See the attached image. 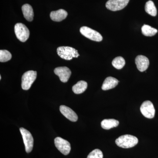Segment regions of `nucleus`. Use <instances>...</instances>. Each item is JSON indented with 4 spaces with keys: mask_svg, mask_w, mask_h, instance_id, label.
<instances>
[{
    "mask_svg": "<svg viewBox=\"0 0 158 158\" xmlns=\"http://www.w3.org/2000/svg\"><path fill=\"white\" fill-rule=\"evenodd\" d=\"M140 111L142 115L146 118H152L154 117L155 110L152 102L149 101H146L142 104Z\"/></svg>",
    "mask_w": 158,
    "mask_h": 158,
    "instance_id": "9",
    "label": "nucleus"
},
{
    "mask_svg": "<svg viewBox=\"0 0 158 158\" xmlns=\"http://www.w3.org/2000/svg\"><path fill=\"white\" fill-rule=\"evenodd\" d=\"M115 142L118 147L128 148L135 146L138 143V138L135 136L126 135L118 137L116 139Z\"/></svg>",
    "mask_w": 158,
    "mask_h": 158,
    "instance_id": "1",
    "label": "nucleus"
},
{
    "mask_svg": "<svg viewBox=\"0 0 158 158\" xmlns=\"http://www.w3.org/2000/svg\"><path fill=\"white\" fill-rule=\"evenodd\" d=\"M54 73L59 77L60 81L63 83L68 81L71 75L70 69L66 66L56 68L54 70Z\"/></svg>",
    "mask_w": 158,
    "mask_h": 158,
    "instance_id": "10",
    "label": "nucleus"
},
{
    "mask_svg": "<svg viewBox=\"0 0 158 158\" xmlns=\"http://www.w3.org/2000/svg\"><path fill=\"white\" fill-rule=\"evenodd\" d=\"M145 11L152 16H156L157 15V9L153 2L149 1L147 2L145 6Z\"/></svg>",
    "mask_w": 158,
    "mask_h": 158,
    "instance_id": "19",
    "label": "nucleus"
},
{
    "mask_svg": "<svg viewBox=\"0 0 158 158\" xmlns=\"http://www.w3.org/2000/svg\"><path fill=\"white\" fill-rule=\"evenodd\" d=\"M135 63L138 70L140 72H144L148 68L149 61L145 56L139 55L136 58Z\"/></svg>",
    "mask_w": 158,
    "mask_h": 158,
    "instance_id": "11",
    "label": "nucleus"
},
{
    "mask_svg": "<svg viewBox=\"0 0 158 158\" xmlns=\"http://www.w3.org/2000/svg\"><path fill=\"white\" fill-rule=\"evenodd\" d=\"M141 31H142V34L147 37L154 36L158 32L157 29L145 24H144L141 28Z\"/></svg>",
    "mask_w": 158,
    "mask_h": 158,
    "instance_id": "18",
    "label": "nucleus"
},
{
    "mask_svg": "<svg viewBox=\"0 0 158 158\" xmlns=\"http://www.w3.org/2000/svg\"><path fill=\"white\" fill-rule=\"evenodd\" d=\"M130 0H109L106 3V7L112 11L121 10L126 7Z\"/></svg>",
    "mask_w": 158,
    "mask_h": 158,
    "instance_id": "7",
    "label": "nucleus"
},
{
    "mask_svg": "<svg viewBox=\"0 0 158 158\" xmlns=\"http://www.w3.org/2000/svg\"><path fill=\"white\" fill-rule=\"evenodd\" d=\"M20 131L22 135L26 152H31L34 146V138L33 136L28 131L24 128H20Z\"/></svg>",
    "mask_w": 158,
    "mask_h": 158,
    "instance_id": "6",
    "label": "nucleus"
},
{
    "mask_svg": "<svg viewBox=\"0 0 158 158\" xmlns=\"http://www.w3.org/2000/svg\"><path fill=\"white\" fill-rule=\"evenodd\" d=\"M119 124V122L115 119H105L102 121L101 126L105 130H110L116 127Z\"/></svg>",
    "mask_w": 158,
    "mask_h": 158,
    "instance_id": "17",
    "label": "nucleus"
},
{
    "mask_svg": "<svg viewBox=\"0 0 158 158\" xmlns=\"http://www.w3.org/2000/svg\"><path fill=\"white\" fill-rule=\"evenodd\" d=\"M102 152L98 149H95L89 153L87 158H103Z\"/></svg>",
    "mask_w": 158,
    "mask_h": 158,
    "instance_id": "22",
    "label": "nucleus"
},
{
    "mask_svg": "<svg viewBox=\"0 0 158 158\" xmlns=\"http://www.w3.org/2000/svg\"><path fill=\"white\" fill-rule=\"evenodd\" d=\"M22 10L26 19L29 22L32 21L34 19V13L32 6L28 4H25L22 7Z\"/></svg>",
    "mask_w": 158,
    "mask_h": 158,
    "instance_id": "15",
    "label": "nucleus"
},
{
    "mask_svg": "<svg viewBox=\"0 0 158 158\" xmlns=\"http://www.w3.org/2000/svg\"><path fill=\"white\" fill-rule=\"evenodd\" d=\"M60 111L61 113L71 121L76 122L78 119V116L74 111L66 106L62 105L60 106Z\"/></svg>",
    "mask_w": 158,
    "mask_h": 158,
    "instance_id": "12",
    "label": "nucleus"
},
{
    "mask_svg": "<svg viewBox=\"0 0 158 158\" xmlns=\"http://www.w3.org/2000/svg\"><path fill=\"white\" fill-rule=\"evenodd\" d=\"M125 61L122 57H116L112 62V65L116 69H120L125 65Z\"/></svg>",
    "mask_w": 158,
    "mask_h": 158,
    "instance_id": "20",
    "label": "nucleus"
},
{
    "mask_svg": "<svg viewBox=\"0 0 158 158\" xmlns=\"http://www.w3.org/2000/svg\"><path fill=\"white\" fill-rule=\"evenodd\" d=\"M57 52L59 56L66 60H70L80 56L77 50L70 47H59L57 48Z\"/></svg>",
    "mask_w": 158,
    "mask_h": 158,
    "instance_id": "2",
    "label": "nucleus"
},
{
    "mask_svg": "<svg viewBox=\"0 0 158 158\" xmlns=\"http://www.w3.org/2000/svg\"><path fill=\"white\" fill-rule=\"evenodd\" d=\"M55 145L57 149L59 150L64 155H67L70 152L71 145L70 143L60 137H57L55 139Z\"/></svg>",
    "mask_w": 158,
    "mask_h": 158,
    "instance_id": "8",
    "label": "nucleus"
},
{
    "mask_svg": "<svg viewBox=\"0 0 158 158\" xmlns=\"http://www.w3.org/2000/svg\"><path fill=\"white\" fill-rule=\"evenodd\" d=\"M119 82L118 80L113 77H109L105 79L103 83L102 88L103 90H110L115 88Z\"/></svg>",
    "mask_w": 158,
    "mask_h": 158,
    "instance_id": "14",
    "label": "nucleus"
},
{
    "mask_svg": "<svg viewBox=\"0 0 158 158\" xmlns=\"http://www.w3.org/2000/svg\"><path fill=\"white\" fill-rule=\"evenodd\" d=\"M0 79H2V77H1V76H0Z\"/></svg>",
    "mask_w": 158,
    "mask_h": 158,
    "instance_id": "23",
    "label": "nucleus"
},
{
    "mask_svg": "<svg viewBox=\"0 0 158 158\" xmlns=\"http://www.w3.org/2000/svg\"><path fill=\"white\" fill-rule=\"evenodd\" d=\"M15 32L18 39L21 42H25L30 36V31L23 24L18 23L15 26Z\"/></svg>",
    "mask_w": 158,
    "mask_h": 158,
    "instance_id": "4",
    "label": "nucleus"
},
{
    "mask_svg": "<svg viewBox=\"0 0 158 158\" xmlns=\"http://www.w3.org/2000/svg\"><path fill=\"white\" fill-rule=\"evenodd\" d=\"M88 87L87 82L84 81L78 82L72 88L73 91L76 94H81L85 92Z\"/></svg>",
    "mask_w": 158,
    "mask_h": 158,
    "instance_id": "16",
    "label": "nucleus"
},
{
    "mask_svg": "<svg viewBox=\"0 0 158 158\" xmlns=\"http://www.w3.org/2000/svg\"><path fill=\"white\" fill-rule=\"evenodd\" d=\"M11 54L6 50H1L0 51V62H6L11 59Z\"/></svg>",
    "mask_w": 158,
    "mask_h": 158,
    "instance_id": "21",
    "label": "nucleus"
},
{
    "mask_svg": "<svg viewBox=\"0 0 158 158\" xmlns=\"http://www.w3.org/2000/svg\"><path fill=\"white\" fill-rule=\"evenodd\" d=\"M80 31L83 36L91 40L97 42H100L102 40L103 37L99 33L88 27H82Z\"/></svg>",
    "mask_w": 158,
    "mask_h": 158,
    "instance_id": "5",
    "label": "nucleus"
},
{
    "mask_svg": "<svg viewBox=\"0 0 158 158\" xmlns=\"http://www.w3.org/2000/svg\"><path fill=\"white\" fill-rule=\"evenodd\" d=\"M68 15L67 11L64 9H59L56 11H52L50 13L51 19L55 22H61L65 19Z\"/></svg>",
    "mask_w": 158,
    "mask_h": 158,
    "instance_id": "13",
    "label": "nucleus"
},
{
    "mask_svg": "<svg viewBox=\"0 0 158 158\" xmlns=\"http://www.w3.org/2000/svg\"><path fill=\"white\" fill-rule=\"evenodd\" d=\"M37 76V72L33 70L28 71L23 74L22 78V88L28 90L31 88Z\"/></svg>",
    "mask_w": 158,
    "mask_h": 158,
    "instance_id": "3",
    "label": "nucleus"
}]
</instances>
